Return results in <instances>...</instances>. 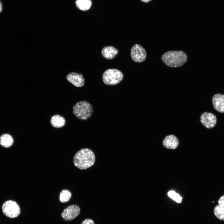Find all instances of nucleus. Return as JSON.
<instances>
[{
	"label": "nucleus",
	"instance_id": "f03ea898",
	"mask_svg": "<svg viewBox=\"0 0 224 224\" xmlns=\"http://www.w3.org/2000/svg\"><path fill=\"white\" fill-rule=\"evenodd\" d=\"M187 59L186 53L181 50L169 51L164 53L161 57L162 60L165 64L172 68L183 66Z\"/></svg>",
	"mask_w": 224,
	"mask_h": 224
},
{
	"label": "nucleus",
	"instance_id": "9d476101",
	"mask_svg": "<svg viewBox=\"0 0 224 224\" xmlns=\"http://www.w3.org/2000/svg\"><path fill=\"white\" fill-rule=\"evenodd\" d=\"M214 108L217 111L224 113V95L219 93L215 94L212 99Z\"/></svg>",
	"mask_w": 224,
	"mask_h": 224
},
{
	"label": "nucleus",
	"instance_id": "20e7f679",
	"mask_svg": "<svg viewBox=\"0 0 224 224\" xmlns=\"http://www.w3.org/2000/svg\"><path fill=\"white\" fill-rule=\"evenodd\" d=\"M123 77V74L120 71L115 69H109L103 73L102 80L106 85H113L120 83Z\"/></svg>",
	"mask_w": 224,
	"mask_h": 224
},
{
	"label": "nucleus",
	"instance_id": "6e6552de",
	"mask_svg": "<svg viewBox=\"0 0 224 224\" xmlns=\"http://www.w3.org/2000/svg\"><path fill=\"white\" fill-rule=\"evenodd\" d=\"M200 121L204 127L210 129L215 126L217 119L216 116L212 113L205 112L200 116Z\"/></svg>",
	"mask_w": 224,
	"mask_h": 224
},
{
	"label": "nucleus",
	"instance_id": "a211bd4d",
	"mask_svg": "<svg viewBox=\"0 0 224 224\" xmlns=\"http://www.w3.org/2000/svg\"><path fill=\"white\" fill-rule=\"evenodd\" d=\"M169 196L178 203H181L182 198L174 191H170L168 193Z\"/></svg>",
	"mask_w": 224,
	"mask_h": 224
},
{
	"label": "nucleus",
	"instance_id": "4468645a",
	"mask_svg": "<svg viewBox=\"0 0 224 224\" xmlns=\"http://www.w3.org/2000/svg\"><path fill=\"white\" fill-rule=\"evenodd\" d=\"M13 143L12 137L10 134L5 133L0 136V144L2 146L6 148L9 147Z\"/></svg>",
	"mask_w": 224,
	"mask_h": 224
},
{
	"label": "nucleus",
	"instance_id": "7ed1b4c3",
	"mask_svg": "<svg viewBox=\"0 0 224 224\" xmlns=\"http://www.w3.org/2000/svg\"><path fill=\"white\" fill-rule=\"evenodd\" d=\"M74 115L78 119L86 120L92 114L93 108L91 105L86 101H81L77 103L73 108Z\"/></svg>",
	"mask_w": 224,
	"mask_h": 224
},
{
	"label": "nucleus",
	"instance_id": "aec40b11",
	"mask_svg": "<svg viewBox=\"0 0 224 224\" xmlns=\"http://www.w3.org/2000/svg\"><path fill=\"white\" fill-rule=\"evenodd\" d=\"M218 203L219 205L224 206V195L219 198Z\"/></svg>",
	"mask_w": 224,
	"mask_h": 224
},
{
	"label": "nucleus",
	"instance_id": "6ab92c4d",
	"mask_svg": "<svg viewBox=\"0 0 224 224\" xmlns=\"http://www.w3.org/2000/svg\"><path fill=\"white\" fill-rule=\"evenodd\" d=\"M81 224H95V223L92 219H86L84 220Z\"/></svg>",
	"mask_w": 224,
	"mask_h": 224
},
{
	"label": "nucleus",
	"instance_id": "f3484780",
	"mask_svg": "<svg viewBox=\"0 0 224 224\" xmlns=\"http://www.w3.org/2000/svg\"><path fill=\"white\" fill-rule=\"evenodd\" d=\"M72 194L71 192L67 189L62 190L59 195V200L62 203L68 202L71 198Z\"/></svg>",
	"mask_w": 224,
	"mask_h": 224
},
{
	"label": "nucleus",
	"instance_id": "f257e3e1",
	"mask_svg": "<svg viewBox=\"0 0 224 224\" xmlns=\"http://www.w3.org/2000/svg\"><path fill=\"white\" fill-rule=\"evenodd\" d=\"M93 152L88 148H82L75 154L73 158L75 166L80 170L88 169L92 166L95 161Z\"/></svg>",
	"mask_w": 224,
	"mask_h": 224
},
{
	"label": "nucleus",
	"instance_id": "423d86ee",
	"mask_svg": "<svg viewBox=\"0 0 224 224\" xmlns=\"http://www.w3.org/2000/svg\"><path fill=\"white\" fill-rule=\"evenodd\" d=\"M130 56L134 62L142 63L146 59L147 53L145 49L142 46L135 44L132 46L131 49Z\"/></svg>",
	"mask_w": 224,
	"mask_h": 224
},
{
	"label": "nucleus",
	"instance_id": "412c9836",
	"mask_svg": "<svg viewBox=\"0 0 224 224\" xmlns=\"http://www.w3.org/2000/svg\"><path fill=\"white\" fill-rule=\"evenodd\" d=\"M140 0L143 2L147 3V2H150L152 0Z\"/></svg>",
	"mask_w": 224,
	"mask_h": 224
},
{
	"label": "nucleus",
	"instance_id": "dca6fc26",
	"mask_svg": "<svg viewBox=\"0 0 224 224\" xmlns=\"http://www.w3.org/2000/svg\"><path fill=\"white\" fill-rule=\"evenodd\" d=\"M214 212L218 219L224 220V206L220 205H217L214 209Z\"/></svg>",
	"mask_w": 224,
	"mask_h": 224
},
{
	"label": "nucleus",
	"instance_id": "9b49d317",
	"mask_svg": "<svg viewBox=\"0 0 224 224\" xmlns=\"http://www.w3.org/2000/svg\"><path fill=\"white\" fill-rule=\"evenodd\" d=\"M177 138L173 135H169L166 136L163 141L164 146L168 149H174L176 148L179 144Z\"/></svg>",
	"mask_w": 224,
	"mask_h": 224
},
{
	"label": "nucleus",
	"instance_id": "f8f14e48",
	"mask_svg": "<svg viewBox=\"0 0 224 224\" xmlns=\"http://www.w3.org/2000/svg\"><path fill=\"white\" fill-rule=\"evenodd\" d=\"M101 54L105 58L111 59L114 58L118 53V50L112 46H106L102 49Z\"/></svg>",
	"mask_w": 224,
	"mask_h": 224
},
{
	"label": "nucleus",
	"instance_id": "ddd939ff",
	"mask_svg": "<svg viewBox=\"0 0 224 224\" xmlns=\"http://www.w3.org/2000/svg\"><path fill=\"white\" fill-rule=\"evenodd\" d=\"M51 125L56 128H60L63 126L65 124L64 118L58 114L53 116L50 120Z\"/></svg>",
	"mask_w": 224,
	"mask_h": 224
},
{
	"label": "nucleus",
	"instance_id": "4be33fe9",
	"mask_svg": "<svg viewBox=\"0 0 224 224\" xmlns=\"http://www.w3.org/2000/svg\"><path fill=\"white\" fill-rule=\"evenodd\" d=\"M2 4L1 2L0 1V13L2 11Z\"/></svg>",
	"mask_w": 224,
	"mask_h": 224
},
{
	"label": "nucleus",
	"instance_id": "2eb2a0df",
	"mask_svg": "<svg viewBox=\"0 0 224 224\" xmlns=\"http://www.w3.org/2000/svg\"><path fill=\"white\" fill-rule=\"evenodd\" d=\"M75 3L78 9L84 11L89 10L92 5L91 0H76Z\"/></svg>",
	"mask_w": 224,
	"mask_h": 224
},
{
	"label": "nucleus",
	"instance_id": "0eeeda50",
	"mask_svg": "<svg viewBox=\"0 0 224 224\" xmlns=\"http://www.w3.org/2000/svg\"><path fill=\"white\" fill-rule=\"evenodd\" d=\"M80 209L77 205H72L64 209L62 212L61 216L65 221H71L76 218L80 214Z\"/></svg>",
	"mask_w": 224,
	"mask_h": 224
},
{
	"label": "nucleus",
	"instance_id": "1a4fd4ad",
	"mask_svg": "<svg viewBox=\"0 0 224 224\" xmlns=\"http://www.w3.org/2000/svg\"><path fill=\"white\" fill-rule=\"evenodd\" d=\"M67 80L73 85L77 87H81L85 83L84 79L81 73L72 72L67 75Z\"/></svg>",
	"mask_w": 224,
	"mask_h": 224
},
{
	"label": "nucleus",
	"instance_id": "39448f33",
	"mask_svg": "<svg viewBox=\"0 0 224 224\" xmlns=\"http://www.w3.org/2000/svg\"><path fill=\"white\" fill-rule=\"evenodd\" d=\"M2 210L3 214L10 218H15L17 217L21 213L20 208L18 204L12 200L6 201L2 206Z\"/></svg>",
	"mask_w": 224,
	"mask_h": 224
}]
</instances>
